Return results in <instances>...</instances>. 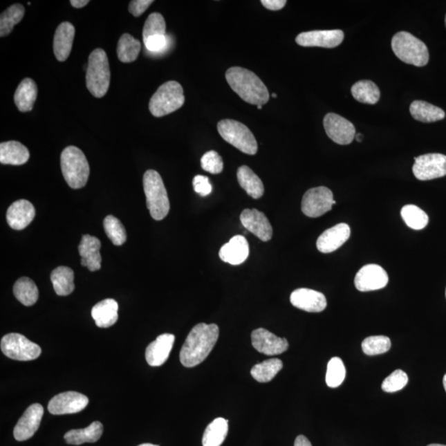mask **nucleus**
<instances>
[{
  "label": "nucleus",
  "instance_id": "nucleus-49",
  "mask_svg": "<svg viewBox=\"0 0 446 446\" xmlns=\"http://www.w3.org/2000/svg\"><path fill=\"white\" fill-rule=\"evenodd\" d=\"M263 6L272 11L280 10L286 6V0H262Z\"/></svg>",
  "mask_w": 446,
  "mask_h": 446
},
{
  "label": "nucleus",
  "instance_id": "nucleus-53",
  "mask_svg": "<svg viewBox=\"0 0 446 446\" xmlns=\"http://www.w3.org/2000/svg\"><path fill=\"white\" fill-rule=\"evenodd\" d=\"M443 385H444V388H445V392H446V373H445V375L444 376V379H443Z\"/></svg>",
  "mask_w": 446,
  "mask_h": 446
},
{
  "label": "nucleus",
  "instance_id": "nucleus-43",
  "mask_svg": "<svg viewBox=\"0 0 446 446\" xmlns=\"http://www.w3.org/2000/svg\"><path fill=\"white\" fill-rule=\"evenodd\" d=\"M165 29H167V24H165L164 17L159 12H152L149 15L145 25H144L143 41L151 37L167 35Z\"/></svg>",
  "mask_w": 446,
  "mask_h": 446
},
{
  "label": "nucleus",
  "instance_id": "nucleus-27",
  "mask_svg": "<svg viewBox=\"0 0 446 446\" xmlns=\"http://www.w3.org/2000/svg\"><path fill=\"white\" fill-rule=\"evenodd\" d=\"M29 157L28 148L19 142L0 144V162L3 165H22L28 162Z\"/></svg>",
  "mask_w": 446,
  "mask_h": 446
},
{
  "label": "nucleus",
  "instance_id": "nucleus-11",
  "mask_svg": "<svg viewBox=\"0 0 446 446\" xmlns=\"http://www.w3.org/2000/svg\"><path fill=\"white\" fill-rule=\"evenodd\" d=\"M413 171L415 177L422 181L444 177L446 176V156L433 153L416 157Z\"/></svg>",
  "mask_w": 446,
  "mask_h": 446
},
{
  "label": "nucleus",
  "instance_id": "nucleus-39",
  "mask_svg": "<svg viewBox=\"0 0 446 446\" xmlns=\"http://www.w3.org/2000/svg\"><path fill=\"white\" fill-rule=\"evenodd\" d=\"M401 215L405 223L414 230H422L427 226L429 218L426 212L416 205H406L402 208Z\"/></svg>",
  "mask_w": 446,
  "mask_h": 446
},
{
  "label": "nucleus",
  "instance_id": "nucleus-30",
  "mask_svg": "<svg viewBox=\"0 0 446 446\" xmlns=\"http://www.w3.org/2000/svg\"><path fill=\"white\" fill-rule=\"evenodd\" d=\"M236 175L240 186L248 193L249 196L258 199L264 195V185L252 169L246 165H242L237 169Z\"/></svg>",
  "mask_w": 446,
  "mask_h": 446
},
{
  "label": "nucleus",
  "instance_id": "nucleus-44",
  "mask_svg": "<svg viewBox=\"0 0 446 446\" xmlns=\"http://www.w3.org/2000/svg\"><path fill=\"white\" fill-rule=\"evenodd\" d=\"M407 383L409 376L401 369H397L386 378L382 384V389L386 393H395L405 388Z\"/></svg>",
  "mask_w": 446,
  "mask_h": 446
},
{
  "label": "nucleus",
  "instance_id": "nucleus-41",
  "mask_svg": "<svg viewBox=\"0 0 446 446\" xmlns=\"http://www.w3.org/2000/svg\"><path fill=\"white\" fill-rule=\"evenodd\" d=\"M104 227L106 234L113 245H122L127 241V232L120 220L112 215L106 216L104 220Z\"/></svg>",
  "mask_w": 446,
  "mask_h": 446
},
{
  "label": "nucleus",
  "instance_id": "nucleus-6",
  "mask_svg": "<svg viewBox=\"0 0 446 446\" xmlns=\"http://www.w3.org/2000/svg\"><path fill=\"white\" fill-rule=\"evenodd\" d=\"M392 49L402 62L422 67L429 62V52L426 44L411 33L399 32L392 39Z\"/></svg>",
  "mask_w": 446,
  "mask_h": 446
},
{
  "label": "nucleus",
  "instance_id": "nucleus-20",
  "mask_svg": "<svg viewBox=\"0 0 446 446\" xmlns=\"http://www.w3.org/2000/svg\"><path fill=\"white\" fill-rule=\"evenodd\" d=\"M351 236V228L346 223H340L327 229L318 237L317 248L322 253H331L346 243Z\"/></svg>",
  "mask_w": 446,
  "mask_h": 446
},
{
  "label": "nucleus",
  "instance_id": "nucleus-32",
  "mask_svg": "<svg viewBox=\"0 0 446 446\" xmlns=\"http://www.w3.org/2000/svg\"><path fill=\"white\" fill-rule=\"evenodd\" d=\"M410 113L416 120L422 122H435L443 120L445 117L443 109L420 100L411 103Z\"/></svg>",
  "mask_w": 446,
  "mask_h": 446
},
{
  "label": "nucleus",
  "instance_id": "nucleus-48",
  "mask_svg": "<svg viewBox=\"0 0 446 446\" xmlns=\"http://www.w3.org/2000/svg\"><path fill=\"white\" fill-rule=\"evenodd\" d=\"M153 2L154 1L152 0H133L130 2L129 10L134 17H140L146 12Z\"/></svg>",
  "mask_w": 446,
  "mask_h": 446
},
{
  "label": "nucleus",
  "instance_id": "nucleus-36",
  "mask_svg": "<svg viewBox=\"0 0 446 446\" xmlns=\"http://www.w3.org/2000/svg\"><path fill=\"white\" fill-rule=\"evenodd\" d=\"M14 294L21 304L32 306L37 303L39 292L38 288L31 279L28 277L20 278L17 280L14 286Z\"/></svg>",
  "mask_w": 446,
  "mask_h": 446
},
{
  "label": "nucleus",
  "instance_id": "nucleus-31",
  "mask_svg": "<svg viewBox=\"0 0 446 446\" xmlns=\"http://www.w3.org/2000/svg\"><path fill=\"white\" fill-rule=\"evenodd\" d=\"M74 271L69 267L59 266L50 275V280L56 294L59 296L70 295L75 290Z\"/></svg>",
  "mask_w": 446,
  "mask_h": 446
},
{
  "label": "nucleus",
  "instance_id": "nucleus-18",
  "mask_svg": "<svg viewBox=\"0 0 446 446\" xmlns=\"http://www.w3.org/2000/svg\"><path fill=\"white\" fill-rule=\"evenodd\" d=\"M241 222L246 230L253 233L262 241H269L273 236V228L265 214L257 210H245L241 214Z\"/></svg>",
  "mask_w": 446,
  "mask_h": 446
},
{
  "label": "nucleus",
  "instance_id": "nucleus-52",
  "mask_svg": "<svg viewBox=\"0 0 446 446\" xmlns=\"http://www.w3.org/2000/svg\"><path fill=\"white\" fill-rule=\"evenodd\" d=\"M355 138L357 140V142H361V141H362V140H363V136H362V134L357 133L355 135Z\"/></svg>",
  "mask_w": 446,
  "mask_h": 446
},
{
  "label": "nucleus",
  "instance_id": "nucleus-24",
  "mask_svg": "<svg viewBox=\"0 0 446 446\" xmlns=\"http://www.w3.org/2000/svg\"><path fill=\"white\" fill-rule=\"evenodd\" d=\"M100 249L101 242L99 238L91 235L83 236L78 246L80 256L82 257V265L87 267L91 271L100 270Z\"/></svg>",
  "mask_w": 446,
  "mask_h": 446
},
{
  "label": "nucleus",
  "instance_id": "nucleus-17",
  "mask_svg": "<svg viewBox=\"0 0 446 446\" xmlns=\"http://www.w3.org/2000/svg\"><path fill=\"white\" fill-rule=\"evenodd\" d=\"M44 414V407L39 403L30 406L15 427V438L18 441L32 438L40 427Z\"/></svg>",
  "mask_w": 446,
  "mask_h": 446
},
{
  "label": "nucleus",
  "instance_id": "nucleus-58",
  "mask_svg": "<svg viewBox=\"0 0 446 446\" xmlns=\"http://www.w3.org/2000/svg\"><path fill=\"white\" fill-rule=\"evenodd\" d=\"M445 26H446V16H445Z\"/></svg>",
  "mask_w": 446,
  "mask_h": 446
},
{
  "label": "nucleus",
  "instance_id": "nucleus-8",
  "mask_svg": "<svg viewBox=\"0 0 446 446\" xmlns=\"http://www.w3.org/2000/svg\"><path fill=\"white\" fill-rule=\"evenodd\" d=\"M218 130L221 137L238 150L250 156L257 154V140L243 123L232 119H225L219 122Z\"/></svg>",
  "mask_w": 446,
  "mask_h": 446
},
{
  "label": "nucleus",
  "instance_id": "nucleus-33",
  "mask_svg": "<svg viewBox=\"0 0 446 446\" xmlns=\"http://www.w3.org/2000/svg\"><path fill=\"white\" fill-rule=\"evenodd\" d=\"M228 433V420L216 418L208 425L203 436V446H221Z\"/></svg>",
  "mask_w": 446,
  "mask_h": 446
},
{
  "label": "nucleus",
  "instance_id": "nucleus-55",
  "mask_svg": "<svg viewBox=\"0 0 446 446\" xmlns=\"http://www.w3.org/2000/svg\"><path fill=\"white\" fill-rule=\"evenodd\" d=\"M427 446H446V445H441V444H431V445H428Z\"/></svg>",
  "mask_w": 446,
  "mask_h": 446
},
{
  "label": "nucleus",
  "instance_id": "nucleus-46",
  "mask_svg": "<svg viewBox=\"0 0 446 446\" xmlns=\"http://www.w3.org/2000/svg\"><path fill=\"white\" fill-rule=\"evenodd\" d=\"M144 44L148 52L152 53H162L168 49L169 37L167 35L156 36L144 40Z\"/></svg>",
  "mask_w": 446,
  "mask_h": 446
},
{
  "label": "nucleus",
  "instance_id": "nucleus-34",
  "mask_svg": "<svg viewBox=\"0 0 446 446\" xmlns=\"http://www.w3.org/2000/svg\"><path fill=\"white\" fill-rule=\"evenodd\" d=\"M352 95L360 103L375 104L380 100L379 87L371 80H360L351 87Z\"/></svg>",
  "mask_w": 446,
  "mask_h": 446
},
{
  "label": "nucleus",
  "instance_id": "nucleus-57",
  "mask_svg": "<svg viewBox=\"0 0 446 446\" xmlns=\"http://www.w3.org/2000/svg\"><path fill=\"white\" fill-rule=\"evenodd\" d=\"M257 108H258V109H262V106H257Z\"/></svg>",
  "mask_w": 446,
  "mask_h": 446
},
{
  "label": "nucleus",
  "instance_id": "nucleus-13",
  "mask_svg": "<svg viewBox=\"0 0 446 446\" xmlns=\"http://www.w3.org/2000/svg\"><path fill=\"white\" fill-rule=\"evenodd\" d=\"M89 398L77 392L62 393L50 399L48 411L53 415H66L80 413L87 407Z\"/></svg>",
  "mask_w": 446,
  "mask_h": 446
},
{
  "label": "nucleus",
  "instance_id": "nucleus-54",
  "mask_svg": "<svg viewBox=\"0 0 446 446\" xmlns=\"http://www.w3.org/2000/svg\"><path fill=\"white\" fill-rule=\"evenodd\" d=\"M138 446H159V445H152V444L147 443V444L140 445H138Z\"/></svg>",
  "mask_w": 446,
  "mask_h": 446
},
{
  "label": "nucleus",
  "instance_id": "nucleus-23",
  "mask_svg": "<svg viewBox=\"0 0 446 446\" xmlns=\"http://www.w3.org/2000/svg\"><path fill=\"white\" fill-rule=\"evenodd\" d=\"M250 254L248 240L243 236H233L222 246L219 252L221 260L232 266H238L246 261Z\"/></svg>",
  "mask_w": 446,
  "mask_h": 446
},
{
  "label": "nucleus",
  "instance_id": "nucleus-3",
  "mask_svg": "<svg viewBox=\"0 0 446 446\" xmlns=\"http://www.w3.org/2000/svg\"><path fill=\"white\" fill-rule=\"evenodd\" d=\"M61 167L64 178L71 188L79 189L86 186L91 169L86 156L78 147L70 146L62 151Z\"/></svg>",
  "mask_w": 446,
  "mask_h": 446
},
{
  "label": "nucleus",
  "instance_id": "nucleus-7",
  "mask_svg": "<svg viewBox=\"0 0 446 446\" xmlns=\"http://www.w3.org/2000/svg\"><path fill=\"white\" fill-rule=\"evenodd\" d=\"M185 104L184 89L180 83L168 82L160 86L149 103V109L156 118L164 117L180 109Z\"/></svg>",
  "mask_w": 446,
  "mask_h": 446
},
{
  "label": "nucleus",
  "instance_id": "nucleus-42",
  "mask_svg": "<svg viewBox=\"0 0 446 446\" xmlns=\"http://www.w3.org/2000/svg\"><path fill=\"white\" fill-rule=\"evenodd\" d=\"M391 348V341L385 335H373L365 338L362 342L364 353L367 355L384 354Z\"/></svg>",
  "mask_w": 446,
  "mask_h": 446
},
{
  "label": "nucleus",
  "instance_id": "nucleus-35",
  "mask_svg": "<svg viewBox=\"0 0 446 446\" xmlns=\"http://www.w3.org/2000/svg\"><path fill=\"white\" fill-rule=\"evenodd\" d=\"M141 42L130 35L123 34L118 41L117 53L119 61L123 63H131L138 59L141 52Z\"/></svg>",
  "mask_w": 446,
  "mask_h": 446
},
{
  "label": "nucleus",
  "instance_id": "nucleus-1",
  "mask_svg": "<svg viewBox=\"0 0 446 446\" xmlns=\"http://www.w3.org/2000/svg\"><path fill=\"white\" fill-rule=\"evenodd\" d=\"M219 337L216 324H199L191 330L180 351V362L185 367L193 368L203 362L214 349Z\"/></svg>",
  "mask_w": 446,
  "mask_h": 446
},
{
  "label": "nucleus",
  "instance_id": "nucleus-19",
  "mask_svg": "<svg viewBox=\"0 0 446 446\" xmlns=\"http://www.w3.org/2000/svg\"><path fill=\"white\" fill-rule=\"evenodd\" d=\"M290 301L295 308L308 313L324 311L327 305L324 294L310 288H297L292 292Z\"/></svg>",
  "mask_w": 446,
  "mask_h": 446
},
{
  "label": "nucleus",
  "instance_id": "nucleus-47",
  "mask_svg": "<svg viewBox=\"0 0 446 446\" xmlns=\"http://www.w3.org/2000/svg\"><path fill=\"white\" fill-rule=\"evenodd\" d=\"M193 186L195 192L205 197L212 192V185L210 178L205 176H196L193 180Z\"/></svg>",
  "mask_w": 446,
  "mask_h": 446
},
{
  "label": "nucleus",
  "instance_id": "nucleus-56",
  "mask_svg": "<svg viewBox=\"0 0 446 446\" xmlns=\"http://www.w3.org/2000/svg\"><path fill=\"white\" fill-rule=\"evenodd\" d=\"M272 96H273L274 97H277V95H276V93H273V95H272Z\"/></svg>",
  "mask_w": 446,
  "mask_h": 446
},
{
  "label": "nucleus",
  "instance_id": "nucleus-51",
  "mask_svg": "<svg viewBox=\"0 0 446 446\" xmlns=\"http://www.w3.org/2000/svg\"><path fill=\"white\" fill-rule=\"evenodd\" d=\"M71 3L72 6L76 8H80L86 6L89 1L88 0H71Z\"/></svg>",
  "mask_w": 446,
  "mask_h": 446
},
{
  "label": "nucleus",
  "instance_id": "nucleus-29",
  "mask_svg": "<svg viewBox=\"0 0 446 446\" xmlns=\"http://www.w3.org/2000/svg\"><path fill=\"white\" fill-rule=\"evenodd\" d=\"M37 86L32 79L26 78L16 89L15 102L20 112L31 111L37 100Z\"/></svg>",
  "mask_w": 446,
  "mask_h": 446
},
{
  "label": "nucleus",
  "instance_id": "nucleus-50",
  "mask_svg": "<svg viewBox=\"0 0 446 446\" xmlns=\"http://www.w3.org/2000/svg\"><path fill=\"white\" fill-rule=\"evenodd\" d=\"M295 446H313L311 443L308 440L307 437L300 435L297 437L295 443Z\"/></svg>",
  "mask_w": 446,
  "mask_h": 446
},
{
  "label": "nucleus",
  "instance_id": "nucleus-40",
  "mask_svg": "<svg viewBox=\"0 0 446 446\" xmlns=\"http://www.w3.org/2000/svg\"><path fill=\"white\" fill-rule=\"evenodd\" d=\"M346 367L343 361L339 357H333L327 364L326 383L330 388H337L346 378Z\"/></svg>",
  "mask_w": 446,
  "mask_h": 446
},
{
  "label": "nucleus",
  "instance_id": "nucleus-9",
  "mask_svg": "<svg viewBox=\"0 0 446 446\" xmlns=\"http://www.w3.org/2000/svg\"><path fill=\"white\" fill-rule=\"evenodd\" d=\"M1 351L8 358L19 361L36 360L41 353L37 344L19 333L4 335L1 340Z\"/></svg>",
  "mask_w": 446,
  "mask_h": 446
},
{
  "label": "nucleus",
  "instance_id": "nucleus-15",
  "mask_svg": "<svg viewBox=\"0 0 446 446\" xmlns=\"http://www.w3.org/2000/svg\"><path fill=\"white\" fill-rule=\"evenodd\" d=\"M344 40V32L342 30H322V31H310L299 34L296 42L301 46H318V48H335Z\"/></svg>",
  "mask_w": 446,
  "mask_h": 446
},
{
  "label": "nucleus",
  "instance_id": "nucleus-12",
  "mask_svg": "<svg viewBox=\"0 0 446 446\" xmlns=\"http://www.w3.org/2000/svg\"><path fill=\"white\" fill-rule=\"evenodd\" d=\"M324 125L328 138L339 145H349L355 138V126L338 114H326Z\"/></svg>",
  "mask_w": 446,
  "mask_h": 446
},
{
  "label": "nucleus",
  "instance_id": "nucleus-2",
  "mask_svg": "<svg viewBox=\"0 0 446 446\" xmlns=\"http://www.w3.org/2000/svg\"><path fill=\"white\" fill-rule=\"evenodd\" d=\"M226 79L232 91L246 103L263 106L270 100L266 84L254 72L241 67H232L226 72Z\"/></svg>",
  "mask_w": 446,
  "mask_h": 446
},
{
  "label": "nucleus",
  "instance_id": "nucleus-21",
  "mask_svg": "<svg viewBox=\"0 0 446 446\" xmlns=\"http://www.w3.org/2000/svg\"><path fill=\"white\" fill-rule=\"evenodd\" d=\"M175 335L172 334H162L151 342L146 350V360L149 365L153 367L160 366L165 363L171 354Z\"/></svg>",
  "mask_w": 446,
  "mask_h": 446
},
{
  "label": "nucleus",
  "instance_id": "nucleus-16",
  "mask_svg": "<svg viewBox=\"0 0 446 446\" xmlns=\"http://www.w3.org/2000/svg\"><path fill=\"white\" fill-rule=\"evenodd\" d=\"M252 343L254 349L266 355L282 354L288 348L286 338L279 337L265 328L252 331Z\"/></svg>",
  "mask_w": 446,
  "mask_h": 446
},
{
  "label": "nucleus",
  "instance_id": "nucleus-10",
  "mask_svg": "<svg viewBox=\"0 0 446 446\" xmlns=\"http://www.w3.org/2000/svg\"><path fill=\"white\" fill-rule=\"evenodd\" d=\"M337 202L333 194L326 187H317L305 193L301 201V212L309 218H319L331 210Z\"/></svg>",
  "mask_w": 446,
  "mask_h": 446
},
{
  "label": "nucleus",
  "instance_id": "nucleus-14",
  "mask_svg": "<svg viewBox=\"0 0 446 446\" xmlns=\"http://www.w3.org/2000/svg\"><path fill=\"white\" fill-rule=\"evenodd\" d=\"M389 283V275L383 267L371 264L361 268L355 278V286L359 291L381 290Z\"/></svg>",
  "mask_w": 446,
  "mask_h": 446
},
{
  "label": "nucleus",
  "instance_id": "nucleus-22",
  "mask_svg": "<svg viewBox=\"0 0 446 446\" xmlns=\"http://www.w3.org/2000/svg\"><path fill=\"white\" fill-rule=\"evenodd\" d=\"M35 215V208L32 203L25 199H21L8 207L6 219L11 228L15 230H23L32 222Z\"/></svg>",
  "mask_w": 446,
  "mask_h": 446
},
{
  "label": "nucleus",
  "instance_id": "nucleus-45",
  "mask_svg": "<svg viewBox=\"0 0 446 446\" xmlns=\"http://www.w3.org/2000/svg\"><path fill=\"white\" fill-rule=\"evenodd\" d=\"M201 167L205 171L218 175L223 171V160L218 152L207 151L201 158Z\"/></svg>",
  "mask_w": 446,
  "mask_h": 446
},
{
  "label": "nucleus",
  "instance_id": "nucleus-37",
  "mask_svg": "<svg viewBox=\"0 0 446 446\" xmlns=\"http://www.w3.org/2000/svg\"><path fill=\"white\" fill-rule=\"evenodd\" d=\"M283 362L279 359H270L259 363L252 369L250 375L259 383H268L281 371Z\"/></svg>",
  "mask_w": 446,
  "mask_h": 446
},
{
  "label": "nucleus",
  "instance_id": "nucleus-4",
  "mask_svg": "<svg viewBox=\"0 0 446 446\" xmlns=\"http://www.w3.org/2000/svg\"><path fill=\"white\" fill-rule=\"evenodd\" d=\"M143 187L152 219L163 220L168 215L171 205L162 178L158 172L149 169L143 177Z\"/></svg>",
  "mask_w": 446,
  "mask_h": 446
},
{
  "label": "nucleus",
  "instance_id": "nucleus-38",
  "mask_svg": "<svg viewBox=\"0 0 446 446\" xmlns=\"http://www.w3.org/2000/svg\"><path fill=\"white\" fill-rule=\"evenodd\" d=\"M24 7L19 3L14 4L2 12L0 17V37H6L11 33L15 25L24 19Z\"/></svg>",
  "mask_w": 446,
  "mask_h": 446
},
{
  "label": "nucleus",
  "instance_id": "nucleus-25",
  "mask_svg": "<svg viewBox=\"0 0 446 446\" xmlns=\"http://www.w3.org/2000/svg\"><path fill=\"white\" fill-rule=\"evenodd\" d=\"M75 29L71 23L59 25L55 32L53 50L59 62H65L69 57L75 37Z\"/></svg>",
  "mask_w": 446,
  "mask_h": 446
},
{
  "label": "nucleus",
  "instance_id": "nucleus-59",
  "mask_svg": "<svg viewBox=\"0 0 446 446\" xmlns=\"http://www.w3.org/2000/svg\"><path fill=\"white\" fill-rule=\"evenodd\" d=\"M445 296H446V290H445Z\"/></svg>",
  "mask_w": 446,
  "mask_h": 446
},
{
  "label": "nucleus",
  "instance_id": "nucleus-28",
  "mask_svg": "<svg viewBox=\"0 0 446 446\" xmlns=\"http://www.w3.org/2000/svg\"><path fill=\"white\" fill-rule=\"evenodd\" d=\"M103 431V425L100 422H93L86 428L68 431L64 436V439L67 444L75 445L95 443L100 440Z\"/></svg>",
  "mask_w": 446,
  "mask_h": 446
},
{
  "label": "nucleus",
  "instance_id": "nucleus-5",
  "mask_svg": "<svg viewBox=\"0 0 446 446\" xmlns=\"http://www.w3.org/2000/svg\"><path fill=\"white\" fill-rule=\"evenodd\" d=\"M110 84V69L107 54L103 49L93 50L89 57L86 86L96 97H103Z\"/></svg>",
  "mask_w": 446,
  "mask_h": 446
},
{
  "label": "nucleus",
  "instance_id": "nucleus-26",
  "mask_svg": "<svg viewBox=\"0 0 446 446\" xmlns=\"http://www.w3.org/2000/svg\"><path fill=\"white\" fill-rule=\"evenodd\" d=\"M118 304L112 299L100 301L93 306L91 311L93 319L100 328H108L115 324L118 319Z\"/></svg>",
  "mask_w": 446,
  "mask_h": 446
}]
</instances>
